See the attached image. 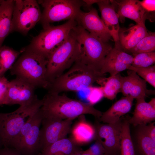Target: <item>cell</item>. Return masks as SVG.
I'll return each instance as SVG.
<instances>
[{
	"label": "cell",
	"instance_id": "38",
	"mask_svg": "<svg viewBox=\"0 0 155 155\" xmlns=\"http://www.w3.org/2000/svg\"><path fill=\"white\" fill-rule=\"evenodd\" d=\"M99 0H82V6L89 10L91 7V5L94 3H97Z\"/></svg>",
	"mask_w": 155,
	"mask_h": 155
},
{
	"label": "cell",
	"instance_id": "9",
	"mask_svg": "<svg viewBox=\"0 0 155 155\" xmlns=\"http://www.w3.org/2000/svg\"><path fill=\"white\" fill-rule=\"evenodd\" d=\"M38 109L32 107H20L14 111L0 113V148L11 147L26 122V119Z\"/></svg>",
	"mask_w": 155,
	"mask_h": 155
},
{
	"label": "cell",
	"instance_id": "15",
	"mask_svg": "<svg viewBox=\"0 0 155 155\" xmlns=\"http://www.w3.org/2000/svg\"><path fill=\"white\" fill-rule=\"evenodd\" d=\"M133 59L132 55L120 48L119 44H115L106 56L100 71L103 74L108 73L111 76L115 75L128 69Z\"/></svg>",
	"mask_w": 155,
	"mask_h": 155
},
{
	"label": "cell",
	"instance_id": "12",
	"mask_svg": "<svg viewBox=\"0 0 155 155\" xmlns=\"http://www.w3.org/2000/svg\"><path fill=\"white\" fill-rule=\"evenodd\" d=\"M73 120L43 118L40 133V152L53 144L66 137L71 132Z\"/></svg>",
	"mask_w": 155,
	"mask_h": 155
},
{
	"label": "cell",
	"instance_id": "42",
	"mask_svg": "<svg viewBox=\"0 0 155 155\" xmlns=\"http://www.w3.org/2000/svg\"><path fill=\"white\" fill-rule=\"evenodd\" d=\"M2 0H0V3L1 2Z\"/></svg>",
	"mask_w": 155,
	"mask_h": 155
},
{
	"label": "cell",
	"instance_id": "20",
	"mask_svg": "<svg viewBox=\"0 0 155 155\" xmlns=\"http://www.w3.org/2000/svg\"><path fill=\"white\" fill-rule=\"evenodd\" d=\"M133 99L129 96L122 97L106 111L102 113L99 120L107 124L113 123L118 122L121 117L130 111Z\"/></svg>",
	"mask_w": 155,
	"mask_h": 155
},
{
	"label": "cell",
	"instance_id": "19",
	"mask_svg": "<svg viewBox=\"0 0 155 155\" xmlns=\"http://www.w3.org/2000/svg\"><path fill=\"white\" fill-rule=\"evenodd\" d=\"M96 3L101 13V18L115 43L119 42V18L113 5L110 0H99Z\"/></svg>",
	"mask_w": 155,
	"mask_h": 155
},
{
	"label": "cell",
	"instance_id": "43",
	"mask_svg": "<svg viewBox=\"0 0 155 155\" xmlns=\"http://www.w3.org/2000/svg\"><path fill=\"white\" fill-rule=\"evenodd\" d=\"M119 155H120V154Z\"/></svg>",
	"mask_w": 155,
	"mask_h": 155
},
{
	"label": "cell",
	"instance_id": "7",
	"mask_svg": "<svg viewBox=\"0 0 155 155\" xmlns=\"http://www.w3.org/2000/svg\"><path fill=\"white\" fill-rule=\"evenodd\" d=\"M43 118L40 108L28 117L11 147L23 155H38L40 152V133Z\"/></svg>",
	"mask_w": 155,
	"mask_h": 155
},
{
	"label": "cell",
	"instance_id": "29",
	"mask_svg": "<svg viewBox=\"0 0 155 155\" xmlns=\"http://www.w3.org/2000/svg\"><path fill=\"white\" fill-rule=\"evenodd\" d=\"M155 50V32H148L129 51V54L133 55L137 54L154 51Z\"/></svg>",
	"mask_w": 155,
	"mask_h": 155
},
{
	"label": "cell",
	"instance_id": "32",
	"mask_svg": "<svg viewBox=\"0 0 155 155\" xmlns=\"http://www.w3.org/2000/svg\"><path fill=\"white\" fill-rule=\"evenodd\" d=\"M89 88L90 91L86 99L88 104L93 105L99 102L104 97L103 92L101 87L92 86Z\"/></svg>",
	"mask_w": 155,
	"mask_h": 155
},
{
	"label": "cell",
	"instance_id": "27",
	"mask_svg": "<svg viewBox=\"0 0 155 155\" xmlns=\"http://www.w3.org/2000/svg\"><path fill=\"white\" fill-rule=\"evenodd\" d=\"M21 53L5 45L0 48V77L10 69Z\"/></svg>",
	"mask_w": 155,
	"mask_h": 155
},
{
	"label": "cell",
	"instance_id": "34",
	"mask_svg": "<svg viewBox=\"0 0 155 155\" xmlns=\"http://www.w3.org/2000/svg\"><path fill=\"white\" fill-rule=\"evenodd\" d=\"M88 149L92 155H106L101 144L97 141Z\"/></svg>",
	"mask_w": 155,
	"mask_h": 155
},
{
	"label": "cell",
	"instance_id": "39",
	"mask_svg": "<svg viewBox=\"0 0 155 155\" xmlns=\"http://www.w3.org/2000/svg\"><path fill=\"white\" fill-rule=\"evenodd\" d=\"M70 155H92L88 149L85 151L80 149L77 151Z\"/></svg>",
	"mask_w": 155,
	"mask_h": 155
},
{
	"label": "cell",
	"instance_id": "36",
	"mask_svg": "<svg viewBox=\"0 0 155 155\" xmlns=\"http://www.w3.org/2000/svg\"><path fill=\"white\" fill-rule=\"evenodd\" d=\"M0 155H23L18 150L11 147L0 148Z\"/></svg>",
	"mask_w": 155,
	"mask_h": 155
},
{
	"label": "cell",
	"instance_id": "8",
	"mask_svg": "<svg viewBox=\"0 0 155 155\" xmlns=\"http://www.w3.org/2000/svg\"><path fill=\"white\" fill-rule=\"evenodd\" d=\"M38 2L43 8L40 22L43 28L51 23L65 20H75L81 10L82 0H44Z\"/></svg>",
	"mask_w": 155,
	"mask_h": 155
},
{
	"label": "cell",
	"instance_id": "16",
	"mask_svg": "<svg viewBox=\"0 0 155 155\" xmlns=\"http://www.w3.org/2000/svg\"><path fill=\"white\" fill-rule=\"evenodd\" d=\"M121 22L125 18L134 21L137 24L147 19H151L150 14L146 12L137 0H110Z\"/></svg>",
	"mask_w": 155,
	"mask_h": 155
},
{
	"label": "cell",
	"instance_id": "26",
	"mask_svg": "<svg viewBox=\"0 0 155 155\" xmlns=\"http://www.w3.org/2000/svg\"><path fill=\"white\" fill-rule=\"evenodd\" d=\"M140 125L136 136L138 155H155V142L148 134L143 125Z\"/></svg>",
	"mask_w": 155,
	"mask_h": 155
},
{
	"label": "cell",
	"instance_id": "10",
	"mask_svg": "<svg viewBox=\"0 0 155 155\" xmlns=\"http://www.w3.org/2000/svg\"><path fill=\"white\" fill-rule=\"evenodd\" d=\"M42 13L35 0H15L12 19V32L26 35L40 21Z\"/></svg>",
	"mask_w": 155,
	"mask_h": 155
},
{
	"label": "cell",
	"instance_id": "30",
	"mask_svg": "<svg viewBox=\"0 0 155 155\" xmlns=\"http://www.w3.org/2000/svg\"><path fill=\"white\" fill-rule=\"evenodd\" d=\"M131 65L136 67H144L153 65L155 63V52L143 53L133 55Z\"/></svg>",
	"mask_w": 155,
	"mask_h": 155
},
{
	"label": "cell",
	"instance_id": "5",
	"mask_svg": "<svg viewBox=\"0 0 155 155\" xmlns=\"http://www.w3.org/2000/svg\"><path fill=\"white\" fill-rule=\"evenodd\" d=\"M77 25L75 20L71 19L60 25H50L43 28L38 35L33 38L30 44L22 50L32 52L48 59Z\"/></svg>",
	"mask_w": 155,
	"mask_h": 155
},
{
	"label": "cell",
	"instance_id": "6",
	"mask_svg": "<svg viewBox=\"0 0 155 155\" xmlns=\"http://www.w3.org/2000/svg\"><path fill=\"white\" fill-rule=\"evenodd\" d=\"M74 29L80 49L77 60L100 71L106 56L113 47L79 25H77Z\"/></svg>",
	"mask_w": 155,
	"mask_h": 155
},
{
	"label": "cell",
	"instance_id": "3",
	"mask_svg": "<svg viewBox=\"0 0 155 155\" xmlns=\"http://www.w3.org/2000/svg\"><path fill=\"white\" fill-rule=\"evenodd\" d=\"M21 55L9 70L11 74L34 86L47 89L48 59L32 52L21 50Z\"/></svg>",
	"mask_w": 155,
	"mask_h": 155
},
{
	"label": "cell",
	"instance_id": "4",
	"mask_svg": "<svg viewBox=\"0 0 155 155\" xmlns=\"http://www.w3.org/2000/svg\"><path fill=\"white\" fill-rule=\"evenodd\" d=\"M80 53L74 28L65 41L53 52L48 59L46 77L49 85L71 67L78 59Z\"/></svg>",
	"mask_w": 155,
	"mask_h": 155
},
{
	"label": "cell",
	"instance_id": "1",
	"mask_svg": "<svg viewBox=\"0 0 155 155\" xmlns=\"http://www.w3.org/2000/svg\"><path fill=\"white\" fill-rule=\"evenodd\" d=\"M42 99L40 109L43 118L73 120L82 115L90 114L99 119L102 113L93 105L65 94L47 92Z\"/></svg>",
	"mask_w": 155,
	"mask_h": 155
},
{
	"label": "cell",
	"instance_id": "22",
	"mask_svg": "<svg viewBox=\"0 0 155 155\" xmlns=\"http://www.w3.org/2000/svg\"><path fill=\"white\" fill-rule=\"evenodd\" d=\"M79 117V120L70 132L71 137L79 146L90 143L95 137V128L86 121L84 115Z\"/></svg>",
	"mask_w": 155,
	"mask_h": 155
},
{
	"label": "cell",
	"instance_id": "23",
	"mask_svg": "<svg viewBox=\"0 0 155 155\" xmlns=\"http://www.w3.org/2000/svg\"><path fill=\"white\" fill-rule=\"evenodd\" d=\"M15 0H2L0 3V48L12 32V19Z\"/></svg>",
	"mask_w": 155,
	"mask_h": 155
},
{
	"label": "cell",
	"instance_id": "18",
	"mask_svg": "<svg viewBox=\"0 0 155 155\" xmlns=\"http://www.w3.org/2000/svg\"><path fill=\"white\" fill-rule=\"evenodd\" d=\"M127 73V76L122 77L121 92L133 99L145 98L148 91L146 82L133 71L129 70Z\"/></svg>",
	"mask_w": 155,
	"mask_h": 155
},
{
	"label": "cell",
	"instance_id": "35",
	"mask_svg": "<svg viewBox=\"0 0 155 155\" xmlns=\"http://www.w3.org/2000/svg\"><path fill=\"white\" fill-rule=\"evenodd\" d=\"M140 2L141 5L146 12L150 14V13L154 12L155 10L154 0H144L140 1Z\"/></svg>",
	"mask_w": 155,
	"mask_h": 155
},
{
	"label": "cell",
	"instance_id": "33",
	"mask_svg": "<svg viewBox=\"0 0 155 155\" xmlns=\"http://www.w3.org/2000/svg\"><path fill=\"white\" fill-rule=\"evenodd\" d=\"M9 82L4 75L0 77V106L4 105Z\"/></svg>",
	"mask_w": 155,
	"mask_h": 155
},
{
	"label": "cell",
	"instance_id": "2",
	"mask_svg": "<svg viewBox=\"0 0 155 155\" xmlns=\"http://www.w3.org/2000/svg\"><path fill=\"white\" fill-rule=\"evenodd\" d=\"M105 74L77 60L67 71L50 84L47 92L79 91L92 86L105 77Z\"/></svg>",
	"mask_w": 155,
	"mask_h": 155
},
{
	"label": "cell",
	"instance_id": "13",
	"mask_svg": "<svg viewBox=\"0 0 155 155\" xmlns=\"http://www.w3.org/2000/svg\"><path fill=\"white\" fill-rule=\"evenodd\" d=\"M122 122L97 124L94 128V139L104 149L106 155H119Z\"/></svg>",
	"mask_w": 155,
	"mask_h": 155
},
{
	"label": "cell",
	"instance_id": "41",
	"mask_svg": "<svg viewBox=\"0 0 155 155\" xmlns=\"http://www.w3.org/2000/svg\"><path fill=\"white\" fill-rule=\"evenodd\" d=\"M1 119L0 116V123H1Z\"/></svg>",
	"mask_w": 155,
	"mask_h": 155
},
{
	"label": "cell",
	"instance_id": "21",
	"mask_svg": "<svg viewBox=\"0 0 155 155\" xmlns=\"http://www.w3.org/2000/svg\"><path fill=\"white\" fill-rule=\"evenodd\" d=\"M136 100L135 109L133 116L129 119V123L136 126L146 125L155 119V108L148 102H146L145 98Z\"/></svg>",
	"mask_w": 155,
	"mask_h": 155
},
{
	"label": "cell",
	"instance_id": "14",
	"mask_svg": "<svg viewBox=\"0 0 155 155\" xmlns=\"http://www.w3.org/2000/svg\"><path fill=\"white\" fill-rule=\"evenodd\" d=\"M75 20L77 25L104 42H108L112 38L97 11L94 8L91 7L87 12L81 10Z\"/></svg>",
	"mask_w": 155,
	"mask_h": 155
},
{
	"label": "cell",
	"instance_id": "31",
	"mask_svg": "<svg viewBox=\"0 0 155 155\" xmlns=\"http://www.w3.org/2000/svg\"><path fill=\"white\" fill-rule=\"evenodd\" d=\"M128 69L135 71L146 82H148L155 88V66L154 65L144 67H136L130 65Z\"/></svg>",
	"mask_w": 155,
	"mask_h": 155
},
{
	"label": "cell",
	"instance_id": "40",
	"mask_svg": "<svg viewBox=\"0 0 155 155\" xmlns=\"http://www.w3.org/2000/svg\"><path fill=\"white\" fill-rule=\"evenodd\" d=\"M148 103L152 107L155 108V98H152Z\"/></svg>",
	"mask_w": 155,
	"mask_h": 155
},
{
	"label": "cell",
	"instance_id": "37",
	"mask_svg": "<svg viewBox=\"0 0 155 155\" xmlns=\"http://www.w3.org/2000/svg\"><path fill=\"white\" fill-rule=\"evenodd\" d=\"M154 123H150L147 125H143L148 135L155 142V126Z\"/></svg>",
	"mask_w": 155,
	"mask_h": 155
},
{
	"label": "cell",
	"instance_id": "28",
	"mask_svg": "<svg viewBox=\"0 0 155 155\" xmlns=\"http://www.w3.org/2000/svg\"><path fill=\"white\" fill-rule=\"evenodd\" d=\"M128 121L122 122L120 145V155H135L131 138Z\"/></svg>",
	"mask_w": 155,
	"mask_h": 155
},
{
	"label": "cell",
	"instance_id": "11",
	"mask_svg": "<svg viewBox=\"0 0 155 155\" xmlns=\"http://www.w3.org/2000/svg\"><path fill=\"white\" fill-rule=\"evenodd\" d=\"M35 89L31 85L16 78L9 82L4 104L24 107L42 105V99L35 94Z\"/></svg>",
	"mask_w": 155,
	"mask_h": 155
},
{
	"label": "cell",
	"instance_id": "24",
	"mask_svg": "<svg viewBox=\"0 0 155 155\" xmlns=\"http://www.w3.org/2000/svg\"><path fill=\"white\" fill-rule=\"evenodd\" d=\"M80 149L71 137H65L48 146L38 155H70Z\"/></svg>",
	"mask_w": 155,
	"mask_h": 155
},
{
	"label": "cell",
	"instance_id": "25",
	"mask_svg": "<svg viewBox=\"0 0 155 155\" xmlns=\"http://www.w3.org/2000/svg\"><path fill=\"white\" fill-rule=\"evenodd\" d=\"M122 77L119 73L108 78L104 77L97 82L101 86L104 97L111 100L115 98L121 91Z\"/></svg>",
	"mask_w": 155,
	"mask_h": 155
},
{
	"label": "cell",
	"instance_id": "17",
	"mask_svg": "<svg viewBox=\"0 0 155 155\" xmlns=\"http://www.w3.org/2000/svg\"><path fill=\"white\" fill-rule=\"evenodd\" d=\"M145 21L128 28H120L118 36L120 47L123 51L129 54L130 51L146 36L148 32Z\"/></svg>",
	"mask_w": 155,
	"mask_h": 155
}]
</instances>
